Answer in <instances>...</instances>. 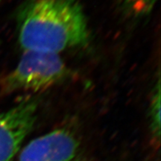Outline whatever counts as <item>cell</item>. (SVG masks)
<instances>
[{
  "mask_svg": "<svg viewBox=\"0 0 161 161\" xmlns=\"http://www.w3.org/2000/svg\"><path fill=\"white\" fill-rule=\"evenodd\" d=\"M78 152L75 136L59 128L31 141L20 153L19 161H78Z\"/></svg>",
  "mask_w": 161,
  "mask_h": 161,
  "instance_id": "277c9868",
  "label": "cell"
},
{
  "mask_svg": "<svg viewBox=\"0 0 161 161\" xmlns=\"http://www.w3.org/2000/svg\"><path fill=\"white\" fill-rule=\"evenodd\" d=\"M19 41L24 51L54 54L86 45L81 7L76 0H30L19 15Z\"/></svg>",
  "mask_w": 161,
  "mask_h": 161,
  "instance_id": "6da1fadb",
  "label": "cell"
},
{
  "mask_svg": "<svg viewBox=\"0 0 161 161\" xmlns=\"http://www.w3.org/2000/svg\"><path fill=\"white\" fill-rule=\"evenodd\" d=\"M157 0H122L131 13L136 15H143L148 13L153 7Z\"/></svg>",
  "mask_w": 161,
  "mask_h": 161,
  "instance_id": "8992f818",
  "label": "cell"
},
{
  "mask_svg": "<svg viewBox=\"0 0 161 161\" xmlns=\"http://www.w3.org/2000/svg\"><path fill=\"white\" fill-rule=\"evenodd\" d=\"M67 75V68L58 54L24 51L17 67L4 80V90L37 92L59 83Z\"/></svg>",
  "mask_w": 161,
  "mask_h": 161,
  "instance_id": "7a4b0ae2",
  "label": "cell"
},
{
  "mask_svg": "<svg viewBox=\"0 0 161 161\" xmlns=\"http://www.w3.org/2000/svg\"><path fill=\"white\" fill-rule=\"evenodd\" d=\"M151 128L152 131L159 138L160 133V80L150 104Z\"/></svg>",
  "mask_w": 161,
  "mask_h": 161,
  "instance_id": "5b68a950",
  "label": "cell"
},
{
  "mask_svg": "<svg viewBox=\"0 0 161 161\" xmlns=\"http://www.w3.org/2000/svg\"><path fill=\"white\" fill-rule=\"evenodd\" d=\"M38 102L28 99L0 113V161H10L31 132L37 119Z\"/></svg>",
  "mask_w": 161,
  "mask_h": 161,
  "instance_id": "3957f363",
  "label": "cell"
}]
</instances>
